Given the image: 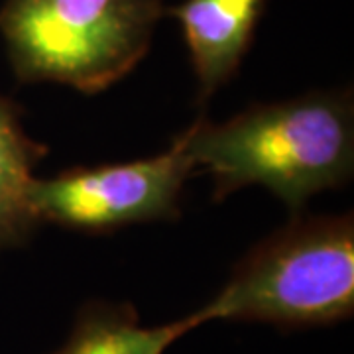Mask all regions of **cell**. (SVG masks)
I'll use <instances>...</instances> for the list:
<instances>
[{"mask_svg":"<svg viewBox=\"0 0 354 354\" xmlns=\"http://www.w3.org/2000/svg\"><path fill=\"white\" fill-rule=\"evenodd\" d=\"M185 138L195 164L213 177V201L264 185L299 213L313 195L353 177V93L315 91L291 101L256 102L223 124L199 116Z\"/></svg>","mask_w":354,"mask_h":354,"instance_id":"cell-1","label":"cell"},{"mask_svg":"<svg viewBox=\"0 0 354 354\" xmlns=\"http://www.w3.org/2000/svg\"><path fill=\"white\" fill-rule=\"evenodd\" d=\"M199 323L329 327L354 313V216L293 213L236 262L227 283L193 311Z\"/></svg>","mask_w":354,"mask_h":354,"instance_id":"cell-2","label":"cell"},{"mask_svg":"<svg viewBox=\"0 0 354 354\" xmlns=\"http://www.w3.org/2000/svg\"><path fill=\"white\" fill-rule=\"evenodd\" d=\"M165 0H4L0 34L20 83L95 95L146 57Z\"/></svg>","mask_w":354,"mask_h":354,"instance_id":"cell-3","label":"cell"},{"mask_svg":"<svg viewBox=\"0 0 354 354\" xmlns=\"http://www.w3.org/2000/svg\"><path fill=\"white\" fill-rule=\"evenodd\" d=\"M197 167L185 132L160 156L95 167L77 165L32 185L39 223L81 232H113L134 223L179 218V199Z\"/></svg>","mask_w":354,"mask_h":354,"instance_id":"cell-4","label":"cell"},{"mask_svg":"<svg viewBox=\"0 0 354 354\" xmlns=\"http://www.w3.org/2000/svg\"><path fill=\"white\" fill-rule=\"evenodd\" d=\"M268 0H183L167 8L176 18L199 81V102L227 85L254 41Z\"/></svg>","mask_w":354,"mask_h":354,"instance_id":"cell-5","label":"cell"},{"mask_svg":"<svg viewBox=\"0 0 354 354\" xmlns=\"http://www.w3.org/2000/svg\"><path fill=\"white\" fill-rule=\"evenodd\" d=\"M199 327L195 313L164 325H144L132 304L93 299L77 311L67 339L51 354H165Z\"/></svg>","mask_w":354,"mask_h":354,"instance_id":"cell-6","label":"cell"},{"mask_svg":"<svg viewBox=\"0 0 354 354\" xmlns=\"http://www.w3.org/2000/svg\"><path fill=\"white\" fill-rule=\"evenodd\" d=\"M48 152L46 144L26 134L22 109L0 97V248L22 244L39 225L30 197L32 171Z\"/></svg>","mask_w":354,"mask_h":354,"instance_id":"cell-7","label":"cell"}]
</instances>
